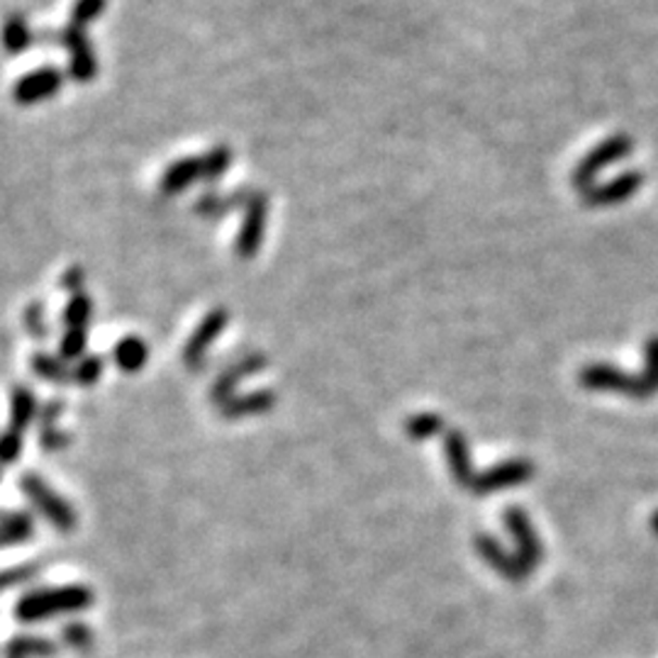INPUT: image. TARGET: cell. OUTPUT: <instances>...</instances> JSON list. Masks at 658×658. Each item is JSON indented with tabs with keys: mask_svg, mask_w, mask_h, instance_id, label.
<instances>
[{
	"mask_svg": "<svg viewBox=\"0 0 658 658\" xmlns=\"http://www.w3.org/2000/svg\"><path fill=\"white\" fill-rule=\"evenodd\" d=\"M107 0H74L72 5V25L86 29L88 25H93L98 17L105 13Z\"/></svg>",
	"mask_w": 658,
	"mask_h": 658,
	"instance_id": "4dcf8cb0",
	"label": "cell"
},
{
	"mask_svg": "<svg viewBox=\"0 0 658 658\" xmlns=\"http://www.w3.org/2000/svg\"><path fill=\"white\" fill-rule=\"evenodd\" d=\"M56 644L35 634H17L5 646V656L10 658H54Z\"/></svg>",
	"mask_w": 658,
	"mask_h": 658,
	"instance_id": "603a6c76",
	"label": "cell"
},
{
	"mask_svg": "<svg viewBox=\"0 0 658 658\" xmlns=\"http://www.w3.org/2000/svg\"><path fill=\"white\" fill-rule=\"evenodd\" d=\"M269 366V359L263 357V353H249V357L240 359L237 363H232V366L222 373V376L218 378V383L212 386V392L210 398L218 408H222L224 402L234 398V388L240 386V380H244L247 376H251V373H257L261 369Z\"/></svg>",
	"mask_w": 658,
	"mask_h": 658,
	"instance_id": "4fadbf2b",
	"label": "cell"
},
{
	"mask_svg": "<svg viewBox=\"0 0 658 658\" xmlns=\"http://www.w3.org/2000/svg\"><path fill=\"white\" fill-rule=\"evenodd\" d=\"M37 576H39L37 564H20V566H10V568H0V595L13 591V588L27 585L29 581H35Z\"/></svg>",
	"mask_w": 658,
	"mask_h": 658,
	"instance_id": "4316f807",
	"label": "cell"
},
{
	"mask_svg": "<svg viewBox=\"0 0 658 658\" xmlns=\"http://www.w3.org/2000/svg\"><path fill=\"white\" fill-rule=\"evenodd\" d=\"M651 529H654V532L658 534V513L651 517Z\"/></svg>",
	"mask_w": 658,
	"mask_h": 658,
	"instance_id": "d590c367",
	"label": "cell"
},
{
	"mask_svg": "<svg viewBox=\"0 0 658 658\" xmlns=\"http://www.w3.org/2000/svg\"><path fill=\"white\" fill-rule=\"evenodd\" d=\"M64 72L56 66H39L35 72L20 76L13 86V101L23 107L37 105L54 98L64 86Z\"/></svg>",
	"mask_w": 658,
	"mask_h": 658,
	"instance_id": "ba28073f",
	"label": "cell"
},
{
	"mask_svg": "<svg viewBox=\"0 0 658 658\" xmlns=\"http://www.w3.org/2000/svg\"><path fill=\"white\" fill-rule=\"evenodd\" d=\"M20 490H23V495L33 503L37 513L56 529V532L62 534L74 532L78 525V515L74 505L59 495L42 476L35 474V470H27V474H23V478H20Z\"/></svg>",
	"mask_w": 658,
	"mask_h": 658,
	"instance_id": "277c9868",
	"label": "cell"
},
{
	"mask_svg": "<svg viewBox=\"0 0 658 658\" xmlns=\"http://www.w3.org/2000/svg\"><path fill=\"white\" fill-rule=\"evenodd\" d=\"M505 525L509 532H513L515 542H517L519 562H522L529 571H534V568L544 562V544H542V539H539V534L534 532V527H532V522H529L525 509L507 507Z\"/></svg>",
	"mask_w": 658,
	"mask_h": 658,
	"instance_id": "8fae6325",
	"label": "cell"
},
{
	"mask_svg": "<svg viewBox=\"0 0 658 658\" xmlns=\"http://www.w3.org/2000/svg\"><path fill=\"white\" fill-rule=\"evenodd\" d=\"M444 451H447L451 478H454L461 488L468 490L470 480H474V476H476V470H474V464H470V451H468V441L464 437V431L449 429L444 435Z\"/></svg>",
	"mask_w": 658,
	"mask_h": 658,
	"instance_id": "5bb4252c",
	"label": "cell"
},
{
	"mask_svg": "<svg viewBox=\"0 0 658 658\" xmlns=\"http://www.w3.org/2000/svg\"><path fill=\"white\" fill-rule=\"evenodd\" d=\"M476 549H478L480 558H483L486 564L493 566L500 576L507 578V581L522 583V581H527L529 576H532V571H529V568L522 562H519V556L505 552V549L500 546L493 537L478 534L476 537Z\"/></svg>",
	"mask_w": 658,
	"mask_h": 658,
	"instance_id": "7c38bea8",
	"label": "cell"
},
{
	"mask_svg": "<svg viewBox=\"0 0 658 658\" xmlns=\"http://www.w3.org/2000/svg\"><path fill=\"white\" fill-rule=\"evenodd\" d=\"M37 44V33L29 27L23 13H8L0 25V47L10 56L25 54L29 47Z\"/></svg>",
	"mask_w": 658,
	"mask_h": 658,
	"instance_id": "9a60e30c",
	"label": "cell"
},
{
	"mask_svg": "<svg viewBox=\"0 0 658 658\" xmlns=\"http://www.w3.org/2000/svg\"><path fill=\"white\" fill-rule=\"evenodd\" d=\"M0 476H3V474H0Z\"/></svg>",
	"mask_w": 658,
	"mask_h": 658,
	"instance_id": "74e56055",
	"label": "cell"
},
{
	"mask_svg": "<svg viewBox=\"0 0 658 658\" xmlns=\"http://www.w3.org/2000/svg\"><path fill=\"white\" fill-rule=\"evenodd\" d=\"M276 405V392L273 390H257L251 396H234L220 408L224 420H240L249 415H259Z\"/></svg>",
	"mask_w": 658,
	"mask_h": 658,
	"instance_id": "44dd1931",
	"label": "cell"
},
{
	"mask_svg": "<svg viewBox=\"0 0 658 658\" xmlns=\"http://www.w3.org/2000/svg\"><path fill=\"white\" fill-rule=\"evenodd\" d=\"M105 363L101 357H95V353H86L81 361L74 363V383L76 386H95L98 380L103 376Z\"/></svg>",
	"mask_w": 658,
	"mask_h": 658,
	"instance_id": "f1b7e54d",
	"label": "cell"
},
{
	"mask_svg": "<svg viewBox=\"0 0 658 658\" xmlns=\"http://www.w3.org/2000/svg\"><path fill=\"white\" fill-rule=\"evenodd\" d=\"M35 537V519L23 509H0V549L20 546Z\"/></svg>",
	"mask_w": 658,
	"mask_h": 658,
	"instance_id": "d6986e66",
	"label": "cell"
},
{
	"mask_svg": "<svg viewBox=\"0 0 658 658\" xmlns=\"http://www.w3.org/2000/svg\"><path fill=\"white\" fill-rule=\"evenodd\" d=\"M578 380L588 390H612L634 400L654 398L658 392V337L646 341L644 371L640 376H630L610 363H588Z\"/></svg>",
	"mask_w": 658,
	"mask_h": 658,
	"instance_id": "6da1fadb",
	"label": "cell"
},
{
	"mask_svg": "<svg viewBox=\"0 0 658 658\" xmlns=\"http://www.w3.org/2000/svg\"><path fill=\"white\" fill-rule=\"evenodd\" d=\"M113 361L115 366L125 373H137L146 366L150 361V344L137 334H127L113 349Z\"/></svg>",
	"mask_w": 658,
	"mask_h": 658,
	"instance_id": "ffe728a7",
	"label": "cell"
},
{
	"mask_svg": "<svg viewBox=\"0 0 658 658\" xmlns=\"http://www.w3.org/2000/svg\"><path fill=\"white\" fill-rule=\"evenodd\" d=\"M37 44H54L64 49L68 54L66 74L74 83L86 86L98 76V56L86 29L74 25H66L62 29H44V33H37Z\"/></svg>",
	"mask_w": 658,
	"mask_h": 658,
	"instance_id": "3957f363",
	"label": "cell"
},
{
	"mask_svg": "<svg viewBox=\"0 0 658 658\" xmlns=\"http://www.w3.org/2000/svg\"><path fill=\"white\" fill-rule=\"evenodd\" d=\"M532 476H534L532 461H529V459H507V461H503V464L483 470V474H476L474 480H470V486H468V493L478 495V498H486L490 493H495V490L522 486Z\"/></svg>",
	"mask_w": 658,
	"mask_h": 658,
	"instance_id": "8992f818",
	"label": "cell"
},
{
	"mask_svg": "<svg viewBox=\"0 0 658 658\" xmlns=\"http://www.w3.org/2000/svg\"><path fill=\"white\" fill-rule=\"evenodd\" d=\"M62 640L66 646H72V649L86 651L93 646V632H91V627L83 622H68L62 630Z\"/></svg>",
	"mask_w": 658,
	"mask_h": 658,
	"instance_id": "1f68e13d",
	"label": "cell"
},
{
	"mask_svg": "<svg viewBox=\"0 0 658 658\" xmlns=\"http://www.w3.org/2000/svg\"><path fill=\"white\" fill-rule=\"evenodd\" d=\"M95 603L93 588L74 583L56 588H37L20 597L15 605V620L23 624H35L54 617L78 615Z\"/></svg>",
	"mask_w": 658,
	"mask_h": 658,
	"instance_id": "7a4b0ae2",
	"label": "cell"
},
{
	"mask_svg": "<svg viewBox=\"0 0 658 658\" xmlns=\"http://www.w3.org/2000/svg\"><path fill=\"white\" fill-rule=\"evenodd\" d=\"M88 349V332L86 330H66L64 337L59 339V357L66 363L81 361Z\"/></svg>",
	"mask_w": 658,
	"mask_h": 658,
	"instance_id": "83f0119b",
	"label": "cell"
},
{
	"mask_svg": "<svg viewBox=\"0 0 658 658\" xmlns=\"http://www.w3.org/2000/svg\"><path fill=\"white\" fill-rule=\"evenodd\" d=\"M447 425L444 420L435 412H422V415H412L405 422V431L412 441H425L431 437H439V431H444Z\"/></svg>",
	"mask_w": 658,
	"mask_h": 658,
	"instance_id": "d4e9b609",
	"label": "cell"
},
{
	"mask_svg": "<svg viewBox=\"0 0 658 658\" xmlns=\"http://www.w3.org/2000/svg\"><path fill=\"white\" fill-rule=\"evenodd\" d=\"M23 447H25L23 435L5 429L3 435H0V464L5 466L17 464L20 456H23Z\"/></svg>",
	"mask_w": 658,
	"mask_h": 658,
	"instance_id": "d6a6232c",
	"label": "cell"
},
{
	"mask_svg": "<svg viewBox=\"0 0 658 658\" xmlns=\"http://www.w3.org/2000/svg\"><path fill=\"white\" fill-rule=\"evenodd\" d=\"M195 212L203 215V218H222V215H228V205H224V198L218 193H205L203 198L195 203Z\"/></svg>",
	"mask_w": 658,
	"mask_h": 658,
	"instance_id": "836d02e7",
	"label": "cell"
},
{
	"mask_svg": "<svg viewBox=\"0 0 658 658\" xmlns=\"http://www.w3.org/2000/svg\"><path fill=\"white\" fill-rule=\"evenodd\" d=\"M267 220H269V195L267 193H251L249 203L244 205V220L237 234V251L240 259H251L259 251L263 234H267Z\"/></svg>",
	"mask_w": 658,
	"mask_h": 658,
	"instance_id": "52a82bcc",
	"label": "cell"
},
{
	"mask_svg": "<svg viewBox=\"0 0 658 658\" xmlns=\"http://www.w3.org/2000/svg\"><path fill=\"white\" fill-rule=\"evenodd\" d=\"M93 318V298L88 293H76L66 300L62 310V322L66 330H86Z\"/></svg>",
	"mask_w": 658,
	"mask_h": 658,
	"instance_id": "cb8c5ba5",
	"label": "cell"
},
{
	"mask_svg": "<svg viewBox=\"0 0 658 658\" xmlns=\"http://www.w3.org/2000/svg\"><path fill=\"white\" fill-rule=\"evenodd\" d=\"M23 325H25L29 337H35V339H47L49 332H52V327H49V322H47L44 306L39 300H33L25 308V312H23Z\"/></svg>",
	"mask_w": 658,
	"mask_h": 658,
	"instance_id": "f546056e",
	"label": "cell"
},
{
	"mask_svg": "<svg viewBox=\"0 0 658 658\" xmlns=\"http://www.w3.org/2000/svg\"><path fill=\"white\" fill-rule=\"evenodd\" d=\"M62 412H64L62 400H49L47 405L39 410V447L44 451H62L68 447V441H72V437H68L64 429L56 427Z\"/></svg>",
	"mask_w": 658,
	"mask_h": 658,
	"instance_id": "e0dca14e",
	"label": "cell"
},
{
	"mask_svg": "<svg viewBox=\"0 0 658 658\" xmlns=\"http://www.w3.org/2000/svg\"><path fill=\"white\" fill-rule=\"evenodd\" d=\"M634 150V142L630 134H612L607 137L603 144H597L593 152L585 154V159L576 166L571 173V181L578 191H588L595 185V179L601 176L607 166L622 162Z\"/></svg>",
	"mask_w": 658,
	"mask_h": 658,
	"instance_id": "5b68a950",
	"label": "cell"
},
{
	"mask_svg": "<svg viewBox=\"0 0 658 658\" xmlns=\"http://www.w3.org/2000/svg\"><path fill=\"white\" fill-rule=\"evenodd\" d=\"M5 658H10V656H5Z\"/></svg>",
	"mask_w": 658,
	"mask_h": 658,
	"instance_id": "8d00e7d4",
	"label": "cell"
},
{
	"mask_svg": "<svg viewBox=\"0 0 658 658\" xmlns=\"http://www.w3.org/2000/svg\"><path fill=\"white\" fill-rule=\"evenodd\" d=\"M232 166V150L224 144L212 146V150L201 156V179L203 181H215L228 171Z\"/></svg>",
	"mask_w": 658,
	"mask_h": 658,
	"instance_id": "484cf974",
	"label": "cell"
},
{
	"mask_svg": "<svg viewBox=\"0 0 658 658\" xmlns=\"http://www.w3.org/2000/svg\"><path fill=\"white\" fill-rule=\"evenodd\" d=\"M201 179V159L195 156H183V159H176L169 169L162 173L159 181V193L162 195H176Z\"/></svg>",
	"mask_w": 658,
	"mask_h": 658,
	"instance_id": "ac0fdd59",
	"label": "cell"
},
{
	"mask_svg": "<svg viewBox=\"0 0 658 658\" xmlns=\"http://www.w3.org/2000/svg\"><path fill=\"white\" fill-rule=\"evenodd\" d=\"M29 366H33L35 376L47 383H54V386H68V383H74V366H68L59 353L54 357V353L37 351L33 361H29Z\"/></svg>",
	"mask_w": 658,
	"mask_h": 658,
	"instance_id": "7402d4cb",
	"label": "cell"
},
{
	"mask_svg": "<svg viewBox=\"0 0 658 658\" xmlns=\"http://www.w3.org/2000/svg\"><path fill=\"white\" fill-rule=\"evenodd\" d=\"M37 417H39V405L35 390L27 386H15L10 390V417L5 429L25 435V429L33 425Z\"/></svg>",
	"mask_w": 658,
	"mask_h": 658,
	"instance_id": "2e32d148",
	"label": "cell"
},
{
	"mask_svg": "<svg viewBox=\"0 0 658 658\" xmlns=\"http://www.w3.org/2000/svg\"><path fill=\"white\" fill-rule=\"evenodd\" d=\"M228 322H230V312L224 308H215L201 320V325L195 327V332L191 334V339L185 341V347H183V363H185V366L193 369V371L203 366L205 353H208V349L212 347L215 339L220 337V332L228 327Z\"/></svg>",
	"mask_w": 658,
	"mask_h": 658,
	"instance_id": "9c48e42d",
	"label": "cell"
},
{
	"mask_svg": "<svg viewBox=\"0 0 658 658\" xmlns=\"http://www.w3.org/2000/svg\"><path fill=\"white\" fill-rule=\"evenodd\" d=\"M644 185V173L642 171H624L615 176L612 181L593 185L583 193V205L585 208H610V205H620L630 201L632 195L642 191Z\"/></svg>",
	"mask_w": 658,
	"mask_h": 658,
	"instance_id": "30bf717a",
	"label": "cell"
},
{
	"mask_svg": "<svg viewBox=\"0 0 658 658\" xmlns=\"http://www.w3.org/2000/svg\"><path fill=\"white\" fill-rule=\"evenodd\" d=\"M83 283H86V271L83 267H68L64 273H62V281H59V288L72 293V296H76V293H83Z\"/></svg>",
	"mask_w": 658,
	"mask_h": 658,
	"instance_id": "e575fe53",
	"label": "cell"
}]
</instances>
